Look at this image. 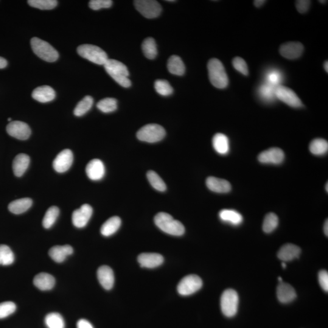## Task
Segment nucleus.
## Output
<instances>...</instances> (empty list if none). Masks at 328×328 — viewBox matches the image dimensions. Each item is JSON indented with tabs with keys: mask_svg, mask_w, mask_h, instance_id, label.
I'll use <instances>...</instances> for the list:
<instances>
[{
	"mask_svg": "<svg viewBox=\"0 0 328 328\" xmlns=\"http://www.w3.org/2000/svg\"><path fill=\"white\" fill-rule=\"evenodd\" d=\"M282 266L283 269H285L286 268H287V265H286V263L285 262H282Z\"/></svg>",
	"mask_w": 328,
	"mask_h": 328,
	"instance_id": "nucleus-54",
	"label": "nucleus"
},
{
	"mask_svg": "<svg viewBox=\"0 0 328 328\" xmlns=\"http://www.w3.org/2000/svg\"><path fill=\"white\" fill-rule=\"evenodd\" d=\"M210 82L216 88H226L228 86L229 78L225 68L220 60L212 58L207 64Z\"/></svg>",
	"mask_w": 328,
	"mask_h": 328,
	"instance_id": "nucleus-3",
	"label": "nucleus"
},
{
	"mask_svg": "<svg viewBox=\"0 0 328 328\" xmlns=\"http://www.w3.org/2000/svg\"><path fill=\"white\" fill-rule=\"evenodd\" d=\"M276 87L268 83L263 84L259 89L260 96L266 102H273L276 97L275 89Z\"/></svg>",
	"mask_w": 328,
	"mask_h": 328,
	"instance_id": "nucleus-41",
	"label": "nucleus"
},
{
	"mask_svg": "<svg viewBox=\"0 0 328 328\" xmlns=\"http://www.w3.org/2000/svg\"><path fill=\"white\" fill-rule=\"evenodd\" d=\"M30 6L41 10H51L57 5L55 0H29L27 1Z\"/></svg>",
	"mask_w": 328,
	"mask_h": 328,
	"instance_id": "nucleus-40",
	"label": "nucleus"
},
{
	"mask_svg": "<svg viewBox=\"0 0 328 328\" xmlns=\"http://www.w3.org/2000/svg\"><path fill=\"white\" fill-rule=\"evenodd\" d=\"M113 4L111 0H91L89 2V6L91 9L98 10L103 8H109Z\"/></svg>",
	"mask_w": 328,
	"mask_h": 328,
	"instance_id": "nucleus-46",
	"label": "nucleus"
},
{
	"mask_svg": "<svg viewBox=\"0 0 328 328\" xmlns=\"http://www.w3.org/2000/svg\"><path fill=\"white\" fill-rule=\"evenodd\" d=\"M277 99L293 108H301L304 105L297 95L291 89L283 85L277 86L275 89Z\"/></svg>",
	"mask_w": 328,
	"mask_h": 328,
	"instance_id": "nucleus-10",
	"label": "nucleus"
},
{
	"mask_svg": "<svg viewBox=\"0 0 328 328\" xmlns=\"http://www.w3.org/2000/svg\"><path fill=\"white\" fill-rule=\"evenodd\" d=\"M86 173L91 180L99 181L105 176V165L100 159H92L86 165Z\"/></svg>",
	"mask_w": 328,
	"mask_h": 328,
	"instance_id": "nucleus-16",
	"label": "nucleus"
},
{
	"mask_svg": "<svg viewBox=\"0 0 328 328\" xmlns=\"http://www.w3.org/2000/svg\"><path fill=\"white\" fill-rule=\"evenodd\" d=\"M142 51L145 57L148 59L153 60L158 55V49L155 39L147 38L143 41L142 44Z\"/></svg>",
	"mask_w": 328,
	"mask_h": 328,
	"instance_id": "nucleus-31",
	"label": "nucleus"
},
{
	"mask_svg": "<svg viewBox=\"0 0 328 328\" xmlns=\"http://www.w3.org/2000/svg\"><path fill=\"white\" fill-rule=\"evenodd\" d=\"M304 46L300 42H288L280 47V54L287 59L294 60L301 57Z\"/></svg>",
	"mask_w": 328,
	"mask_h": 328,
	"instance_id": "nucleus-15",
	"label": "nucleus"
},
{
	"mask_svg": "<svg viewBox=\"0 0 328 328\" xmlns=\"http://www.w3.org/2000/svg\"><path fill=\"white\" fill-rule=\"evenodd\" d=\"M285 158V153L279 148H269L263 151L258 157L261 163L273 165L282 164Z\"/></svg>",
	"mask_w": 328,
	"mask_h": 328,
	"instance_id": "nucleus-11",
	"label": "nucleus"
},
{
	"mask_svg": "<svg viewBox=\"0 0 328 328\" xmlns=\"http://www.w3.org/2000/svg\"><path fill=\"white\" fill-rule=\"evenodd\" d=\"M324 229V232H325V235H326V236L328 237V220H327V221H325Z\"/></svg>",
	"mask_w": 328,
	"mask_h": 328,
	"instance_id": "nucleus-52",
	"label": "nucleus"
},
{
	"mask_svg": "<svg viewBox=\"0 0 328 328\" xmlns=\"http://www.w3.org/2000/svg\"><path fill=\"white\" fill-rule=\"evenodd\" d=\"M319 282L322 288L327 293L328 291V273L327 271H320Z\"/></svg>",
	"mask_w": 328,
	"mask_h": 328,
	"instance_id": "nucleus-47",
	"label": "nucleus"
},
{
	"mask_svg": "<svg viewBox=\"0 0 328 328\" xmlns=\"http://www.w3.org/2000/svg\"><path fill=\"white\" fill-rule=\"evenodd\" d=\"M30 164L29 156L26 154L20 153L14 159L12 168L14 174L17 177H21L26 172Z\"/></svg>",
	"mask_w": 328,
	"mask_h": 328,
	"instance_id": "nucleus-25",
	"label": "nucleus"
},
{
	"mask_svg": "<svg viewBox=\"0 0 328 328\" xmlns=\"http://www.w3.org/2000/svg\"><path fill=\"white\" fill-rule=\"evenodd\" d=\"M328 61H325V63L324 64V68L325 69V71H327V72H328Z\"/></svg>",
	"mask_w": 328,
	"mask_h": 328,
	"instance_id": "nucleus-53",
	"label": "nucleus"
},
{
	"mask_svg": "<svg viewBox=\"0 0 328 328\" xmlns=\"http://www.w3.org/2000/svg\"><path fill=\"white\" fill-rule=\"evenodd\" d=\"M97 279L100 284L106 290H110L114 284L113 270L107 266H101L97 270Z\"/></svg>",
	"mask_w": 328,
	"mask_h": 328,
	"instance_id": "nucleus-18",
	"label": "nucleus"
},
{
	"mask_svg": "<svg viewBox=\"0 0 328 328\" xmlns=\"http://www.w3.org/2000/svg\"><path fill=\"white\" fill-rule=\"evenodd\" d=\"M73 159L72 151L69 149L64 150L56 156L53 162V167L58 173L66 172L71 167Z\"/></svg>",
	"mask_w": 328,
	"mask_h": 328,
	"instance_id": "nucleus-14",
	"label": "nucleus"
},
{
	"mask_svg": "<svg viewBox=\"0 0 328 328\" xmlns=\"http://www.w3.org/2000/svg\"><path fill=\"white\" fill-rule=\"evenodd\" d=\"M77 52L81 57L99 65H104L108 60L104 50L92 44H82L78 46Z\"/></svg>",
	"mask_w": 328,
	"mask_h": 328,
	"instance_id": "nucleus-5",
	"label": "nucleus"
},
{
	"mask_svg": "<svg viewBox=\"0 0 328 328\" xmlns=\"http://www.w3.org/2000/svg\"><path fill=\"white\" fill-rule=\"evenodd\" d=\"M239 305V296L232 289L225 291L221 297V309L223 315L228 318H232L237 315Z\"/></svg>",
	"mask_w": 328,
	"mask_h": 328,
	"instance_id": "nucleus-6",
	"label": "nucleus"
},
{
	"mask_svg": "<svg viewBox=\"0 0 328 328\" xmlns=\"http://www.w3.org/2000/svg\"><path fill=\"white\" fill-rule=\"evenodd\" d=\"M30 44L33 52L47 62H54L58 60L59 54L57 50L55 49L47 42L41 39L33 37L30 40Z\"/></svg>",
	"mask_w": 328,
	"mask_h": 328,
	"instance_id": "nucleus-4",
	"label": "nucleus"
},
{
	"mask_svg": "<svg viewBox=\"0 0 328 328\" xmlns=\"http://www.w3.org/2000/svg\"><path fill=\"white\" fill-rule=\"evenodd\" d=\"M310 150L311 153L316 156L325 155L328 150V143L324 139H315L311 142Z\"/></svg>",
	"mask_w": 328,
	"mask_h": 328,
	"instance_id": "nucleus-32",
	"label": "nucleus"
},
{
	"mask_svg": "<svg viewBox=\"0 0 328 328\" xmlns=\"http://www.w3.org/2000/svg\"><path fill=\"white\" fill-rule=\"evenodd\" d=\"M73 254L71 246H55L50 249L49 255L56 263H63L66 258Z\"/></svg>",
	"mask_w": 328,
	"mask_h": 328,
	"instance_id": "nucleus-24",
	"label": "nucleus"
},
{
	"mask_svg": "<svg viewBox=\"0 0 328 328\" xmlns=\"http://www.w3.org/2000/svg\"><path fill=\"white\" fill-rule=\"evenodd\" d=\"M219 217L223 222L234 226H238L243 223V216L234 210L224 209L219 213Z\"/></svg>",
	"mask_w": 328,
	"mask_h": 328,
	"instance_id": "nucleus-28",
	"label": "nucleus"
},
{
	"mask_svg": "<svg viewBox=\"0 0 328 328\" xmlns=\"http://www.w3.org/2000/svg\"><path fill=\"white\" fill-rule=\"evenodd\" d=\"M203 287V281L196 275H189L182 279L177 287L178 293L182 296L192 295Z\"/></svg>",
	"mask_w": 328,
	"mask_h": 328,
	"instance_id": "nucleus-8",
	"label": "nucleus"
},
{
	"mask_svg": "<svg viewBox=\"0 0 328 328\" xmlns=\"http://www.w3.org/2000/svg\"><path fill=\"white\" fill-rule=\"evenodd\" d=\"M212 144L215 150L220 155H225L229 152V140L225 134H216L213 137Z\"/></svg>",
	"mask_w": 328,
	"mask_h": 328,
	"instance_id": "nucleus-26",
	"label": "nucleus"
},
{
	"mask_svg": "<svg viewBox=\"0 0 328 328\" xmlns=\"http://www.w3.org/2000/svg\"><path fill=\"white\" fill-rule=\"evenodd\" d=\"M282 75L281 72L277 70H271L268 72L266 75V80L270 85L277 87L280 85V83L282 82Z\"/></svg>",
	"mask_w": 328,
	"mask_h": 328,
	"instance_id": "nucleus-44",
	"label": "nucleus"
},
{
	"mask_svg": "<svg viewBox=\"0 0 328 328\" xmlns=\"http://www.w3.org/2000/svg\"><path fill=\"white\" fill-rule=\"evenodd\" d=\"M155 88L159 94L163 96H170L173 92L172 86L165 80H157L155 83Z\"/></svg>",
	"mask_w": 328,
	"mask_h": 328,
	"instance_id": "nucleus-42",
	"label": "nucleus"
},
{
	"mask_svg": "<svg viewBox=\"0 0 328 328\" xmlns=\"http://www.w3.org/2000/svg\"><path fill=\"white\" fill-rule=\"evenodd\" d=\"M328 182H327V183L326 184V187H326V188H325V189H326V190H327V192H328Z\"/></svg>",
	"mask_w": 328,
	"mask_h": 328,
	"instance_id": "nucleus-56",
	"label": "nucleus"
},
{
	"mask_svg": "<svg viewBox=\"0 0 328 328\" xmlns=\"http://www.w3.org/2000/svg\"><path fill=\"white\" fill-rule=\"evenodd\" d=\"M16 305L12 302H4L0 304V319L7 318L15 312Z\"/></svg>",
	"mask_w": 328,
	"mask_h": 328,
	"instance_id": "nucleus-43",
	"label": "nucleus"
},
{
	"mask_svg": "<svg viewBox=\"0 0 328 328\" xmlns=\"http://www.w3.org/2000/svg\"><path fill=\"white\" fill-rule=\"evenodd\" d=\"M311 2L309 0H299L296 2V8L300 13H304L309 10Z\"/></svg>",
	"mask_w": 328,
	"mask_h": 328,
	"instance_id": "nucleus-48",
	"label": "nucleus"
},
{
	"mask_svg": "<svg viewBox=\"0 0 328 328\" xmlns=\"http://www.w3.org/2000/svg\"><path fill=\"white\" fill-rule=\"evenodd\" d=\"M137 261L142 268L153 269L164 263V257L159 254L143 253L139 255Z\"/></svg>",
	"mask_w": 328,
	"mask_h": 328,
	"instance_id": "nucleus-17",
	"label": "nucleus"
},
{
	"mask_svg": "<svg viewBox=\"0 0 328 328\" xmlns=\"http://www.w3.org/2000/svg\"><path fill=\"white\" fill-rule=\"evenodd\" d=\"M279 226V218L274 213H269L266 215L263 224V230L266 234H270Z\"/></svg>",
	"mask_w": 328,
	"mask_h": 328,
	"instance_id": "nucleus-36",
	"label": "nucleus"
},
{
	"mask_svg": "<svg viewBox=\"0 0 328 328\" xmlns=\"http://www.w3.org/2000/svg\"><path fill=\"white\" fill-rule=\"evenodd\" d=\"M103 66L108 74L120 86L124 88L131 86L128 69L124 64L118 60L108 59Z\"/></svg>",
	"mask_w": 328,
	"mask_h": 328,
	"instance_id": "nucleus-2",
	"label": "nucleus"
},
{
	"mask_svg": "<svg viewBox=\"0 0 328 328\" xmlns=\"http://www.w3.org/2000/svg\"><path fill=\"white\" fill-rule=\"evenodd\" d=\"M206 186L211 191L218 193H229L232 189L230 182L225 179L213 177L207 178Z\"/></svg>",
	"mask_w": 328,
	"mask_h": 328,
	"instance_id": "nucleus-21",
	"label": "nucleus"
},
{
	"mask_svg": "<svg viewBox=\"0 0 328 328\" xmlns=\"http://www.w3.org/2000/svg\"><path fill=\"white\" fill-rule=\"evenodd\" d=\"M277 296L279 301L282 304H289L296 299L297 294L291 285L281 282L277 287Z\"/></svg>",
	"mask_w": 328,
	"mask_h": 328,
	"instance_id": "nucleus-19",
	"label": "nucleus"
},
{
	"mask_svg": "<svg viewBox=\"0 0 328 328\" xmlns=\"http://www.w3.org/2000/svg\"><path fill=\"white\" fill-rule=\"evenodd\" d=\"M47 328H65V323L62 316L57 313H52L44 319Z\"/></svg>",
	"mask_w": 328,
	"mask_h": 328,
	"instance_id": "nucleus-33",
	"label": "nucleus"
},
{
	"mask_svg": "<svg viewBox=\"0 0 328 328\" xmlns=\"http://www.w3.org/2000/svg\"><path fill=\"white\" fill-rule=\"evenodd\" d=\"M32 205V201L29 198L19 199L11 202L8 206L9 211L13 214L19 215L23 214Z\"/></svg>",
	"mask_w": 328,
	"mask_h": 328,
	"instance_id": "nucleus-27",
	"label": "nucleus"
},
{
	"mask_svg": "<svg viewBox=\"0 0 328 328\" xmlns=\"http://www.w3.org/2000/svg\"><path fill=\"white\" fill-rule=\"evenodd\" d=\"M233 66L238 72L242 73L245 75H249V69L248 64H247L245 60L242 58L237 57H235L232 61Z\"/></svg>",
	"mask_w": 328,
	"mask_h": 328,
	"instance_id": "nucleus-45",
	"label": "nucleus"
},
{
	"mask_svg": "<svg viewBox=\"0 0 328 328\" xmlns=\"http://www.w3.org/2000/svg\"><path fill=\"white\" fill-rule=\"evenodd\" d=\"M8 121L10 122L11 121V118L8 119Z\"/></svg>",
	"mask_w": 328,
	"mask_h": 328,
	"instance_id": "nucleus-58",
	"label": "nucleus"
},
{
	"mask_svg": "<svg viewBox=\"0 0 328 328\" xmlns=\"http://www.w3.org/2000/svg\"><path fill=\"white\" fill-rule=\"evenodd\" d=\"M14 260L15 256L9 247L4 245H0V265H12Z\"/></svg>",
	"mask_w": 328,
	"mask_h": 328,
	"instance_id": "nucleus-38",
	"label": "nucleus"
},
{
	"mask_svg": "<svg viewBox=\"0 0 328 328\" xmlns=\"http://www.w3.org/2000/svg\"><path fill=\"white\" fill-rule=\"evenodd\" d=\"M301 252V249L299 246L293 244H287L280 248L277 255L283 262H287L299 258Z\"/></svg>",
	"mask_w": 328,
	"mask_h": 328,
	"instance_id": "nucleus-20",
	"label": "nucleus"
},
{
	"mask_svg": "<svg viewBox=\"0 0 328 328\" xmlns=\"http://www.w3.org/2000/svg\"><path fill=\"white\" fill-rule=\"evenodd\" d=\"M93 103L94 100L91 96H86L84 97L75 106L74 110L75 116L77 117L83 116L87 112L90 110Z\"/></svg>",
	"mask_w": 328,
	"mask_h": 328,
	"instance_id": "nucleus-34",
	"label": "nucleus"
},
{
	"mask_svg": "<svg viewBox=\"0 0 328 328\" xmlns=\"http://www.w3.org/2000/svg\"><path fill=\"white\" fill-rule=\"evenodd\" d=\"M155 223L159 229L173 236H182L184 234L185 228L180 221L175 220L169 214L160 212L155 217Z\"/></svg>",
	"mask_w": 328,
	"mask_h": 328,
	"instance_id": "nucleus-1",
	"label": "nucleus"
},
{
	"mask_svg": "<svg viewBox=\"0 0 328 328\" xmlns=\"http://www.w3.org/2000/svg\"><path fill=\"white\" fill-rule=\"evenodd\" d=\"M55 284L54 277L47 273L38 274L33 279V285L41 291L51 290L54 287Z\"/></svg>",
	"mask_w": 328,
	"mask_h": 328,
	"instance_id": "nucleus-23",
	"label": "nucleus"
},
{
	"mask_svg": "<svg viewBox=\"0 0 328 328\" xmlns=\"http://www.w3.org/2000/svg\"><path fill=\"white\" fill-rule=\"evenodd\" d=\"M136 9L147 18H155L161 14L162 7L154 0H136L134 1Z\"/></svg>",
	"mask_w": 328,
	"mask_h": 328,
	"instance_id": "nucleus-9",
	"label": "nucleus"
},
{
	"mask_svg": "<svg viewBox=\"0 0 328 328\" xmlns=\"http://www.w3.org/2000/svg\"><path fill=\"white\" fill-rule=\"evenodd\" d=\"M266 1H265V0H256V1H254V5L255 6L257 7H260L261 6H262L263 4L265 3Z\"/></svg>",
	"mask_w": 328,
	"mask_h": 328,
	"instance_id": "nucleus-51",
	"label": "nucleus"
},
{
	"mask_svg": "<svg viewBox=\"0 0 328 328\" xmlns=\"http://www.w3.org/2000/svg\"><path fill=\"white\" fill-rule=\"evenodd\" d=\"M167 1H169V2H175V1H174V0H168Z\"/></svg>",
	"mask_w": 328,
	"mask_h": 328,
	"instance_id": "nucleus-57",
	"label": "nucleus"
},
{
	"mask_svg": "<svg viewBox=\"0 0 328 328\" xmlns=\"http://www.w3.org/2000/svg\"><path fill=\"white\" fill-rule=\"evenodd\" d=\"M77 328H94L90 322L85 319H80L77 322Z\"/></svg>",
	"mask_w": 328,
	"mask_h": 328,
	"instance_id": "nucleus-49",
	"label": "nucleus"
},
{
	"mask_svg": "<svg viewBox=\"0 0 328 328\" xmlns=\"http://www.w3.org/2000/svg\"><path fill=\"white\" fill-rule=\"evenodd\" d=\"M147 179L151 186L159 192H165L167 189L166 184L162 178L154 171H149L147 174Z\"/></svg>",
	"mask_w": 328,
	"mask_h": 328,
	"instance_id": "nucleus-37",
	"label": "nucleus"
},
{
	"mask_svg": "<svg viewBox=\"0 0 328 328\" xmlns=\"http://www.w3.org/2000/svg\"><path fill=\"white\" fill-rule=\"evenodd\" d=\"M319 2H321V3L325 4V3H327V2L328 1H319Z\"/></svg>",
	"mask_w": 328,
	"mask_h": 328,
	"instance_id": "nucleus-55",
	"label": "nucleus"
},
{
	"mask_svg": "<svg viewBox=\"0 0 328 328\" xmlns=\"http://www.w3.org/2000/svg\"><path fill=\"white\" fill-rule=\"evenodd\" d=\"M55 96L54 89L47 85L38 87L32 93L33 99L41 103L49 102L55 99Z\"/></svg>",
	"mask_w": 328,
	"mask_h": 328,
	"instance_id": "nucleus-22",
	"label": "nucleus"
},
{
	"mask_svg": "<svg viewBox=\"0 0 328 328\" xmlns=\"http://www.w3.org/2000/svg\"><path fill=\"white\" fill-rule=\"evenodd\" d=\"M121 226V220L118 217H113L106 221L101 227L100 232L104 237L111 236L118 231Z\"/></svg>",
	"mask_w": 328,
	"mask_h": 328,
	"instance_id": "nucleus-29",
	"label": "nucleus"
},
{
	"mask_svg": "<svg viewBox=\"0 0 328 328\" xmlns=\"http://www.w3.org/2000/svg\"><path fill=\"white\" fill-rule=\"evenodd\" d=\"M6 131L10 136L19 140H26L31 134L29 125L21 121L10 122L7 126Z\"/></svg>",
	"mask_w": 328,
	"mask_h": 328,
	"instance_id": "nucleus-12",
	"label": "nucleus"
},
{
	"mask_svg": "<svg viewBox=\"0 0 328 328\" xmlns=\"http://www.w3.org/2000/svg\"><path fill=\"white\" fill-rule=\"evenodd\" d=\"M7 65V61L5 58L0 57V69H3Z\"/></svg>",
	"mask_w": 328,
	"mask_h": 328,
	"instance_id": "nucleus-50",
	"label": "nucleus"
},
{
	"mask_svg": "<svg viewBox=\"0 0 328 328\" xmlns=\"http://www.w3.org/2000/svg\"><path fill=\"white\" fill-rule=\"evenodd\" d=\"M92 207L83 204L79 209L75 210L72 215L73 224L77 228H83L87 225L92 215Z\"/></svg>",
	"mask_w": 328,
	"mask_h": 328,
	"instance_id": "nucleus-13",
	"label": "nucleus"
},
{
	"mask_svg": "<svg viewBox=\"0 0 328 328\" xmlns=\"http://www.w3.org/2000/svg\"><path fill=\"white\" fill-rule=\"evenodd\" d=\"M166 132L162 126L158 124H148L137 131V139L142 142L156 143L162 141Z\"/></svg>",
	"mask_w": 328,
	"mask_h": 328,
	"instance_id": "nucleus-7",
	"label": "nucleus"
},
{
	"mask_svg": "<svg viewBox=\"0 0 328 328\" xmlns=\"http://www.w3.org/2000/svg\"><path fill=\"white\" fill-rule=\"evenodd\" d=\"M169 71L173 75H182L186 71V67L181 58L178 55L171 56L167 63Z\"/></svg>",
	"mask_w": 328,
	"mask_h": 328,
	"instance_id": "nucleus-30",
	"label": "nucleus"
},
{
	"mask_svg": "<svg viewBox=\"0 0 328 328\" xmlns=\"http://www.w3.org/2000/svg\"><path fill=\"white\" fill-rule=\"evenodd\" d=\"M97 107L103 113H112L117 108V100L113 98H105L97 103Z\"/></svg>",
	"mask_w": 328,
	"mask_h": 328,
	"instance_id": "nucleus-39",
	"label": "nucleus"
},
{
	"mask_svg": "<svg viewBox=\"0 0 328 328\" xmlns=\"http://www.w3.org/2000/svg\"><path fill=\"white\" fill-rule=\"evenodd\" d=\"M60 210L57 207L52 206L47 210L43 218V226L45 229H49L54 225L59 215Z\"/></svg>",
	"mask_w": 328,
	"mask_h": 328,
	"instance_id": "nucleus-35",
	"label": "nucleus"
}]
</instances>
